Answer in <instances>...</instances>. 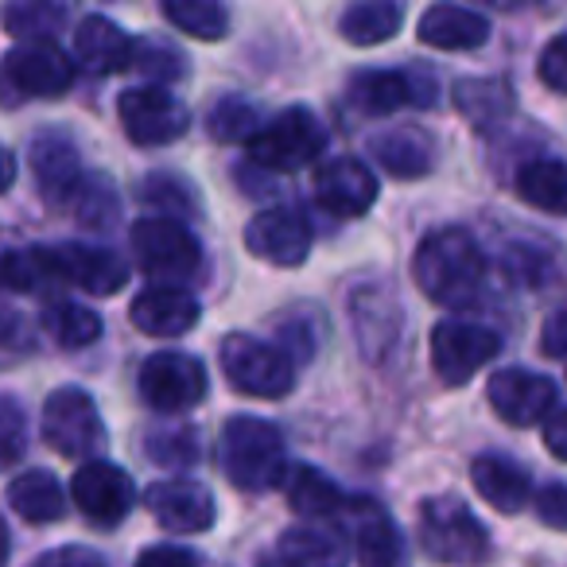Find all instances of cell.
Returning a JSON list of instances; mask_svg holds the SVG:
<instances>
[{
  "label": "cell",
  "mask_w": 567,
  "mask_h": 567,
  "mask_svg": "<svg viewBox=\"0 0 567 567\" xmlns=\"http://www.w3.org/2000/svg\"><path fill=\"white\" fill-rule=\"evenodd\" d=\"M540 347L548 358H567V308H559L556 316L544 323Z\"/></svg>",
  "instance_id": "c3c4849f"
},
{
  "label": "cell",
  "mask_w": 567,
  "mask_h": 567,
  "mask_svg": "<svg viewBox=\"0 0 567 567\" xmlns=\"http://www.w3.org/2000/svg\"><path fill=\"white\" fill-rule=\"evenodd\" d=\"M198 316H203L198 300L190 292H183V288L156 284V288H148V292H141L133 300V327L152 334V339H179L198 323Z\"/></svg>",
  "instance_id": "d6986e66"
},
{
  "label": "cell",
  "mask_w": 567,
  "mask_h": 567,
  "mask_svg": "<svg viewBox=\"0 0 567 567\" xmlns=\"http://www.w3.org/2000/svg\"><path fill=\"white\" fill-rule=\"evenodd\" d=\"M416 284L443 308H471L486 288V257L466 229H435L420 241L412 260Z\"/></svg>",
  "instance_id": "6da1fadb"
},
{
  "label": "cell",
  "mask_w": 567,
  "mask_h": 567,
  "mask_svg": "<svg viewBox=\"0 0 567 567\" xmlns=\"http://www.w3.org/2000/svg\"><path fill=\"white\" fill-rule=\"evenodd\" d=\"M221 474L245 494H265L276 489L288 474V451H284L280 427L257 416H234L221 427L218 443Z\"/></svg>",
  "instance_id": "7a4b0ae2"
},
{
  "label": "cell",
  "mask_w": 567,
  "mask_h": 567,
  "mask_svg": "<svg viewBox=\"0 0 567 567\" xmlns=\"http://www.w3.org/2000/svg\"><path fill=\"white\" fill-rule=\"evenodd\" d=\"M144 203L167 210V214H159V218H172V221L179 218L183 210H190L187 187H183L179 179H172V175H152V179L144 183Z\"/></svg>",
  "instance_id": "b9f144b4"
},
{
  "label": "cell",
  "mask_w": 567,
  "mask_h": 567,
  "mask_svg": "<svg viewBox=\"0 0 567 567\" xmlns=\"http://www.w3.org/2000/svg\"><path fill=\"white\" fill-rule=\"evenodd\" d=\"M350 327H354L365 358L378 362L401 334V303L381 288H358L350 296Z\"/></svg>",
  "instance_id": "ffe728a7"
},
{
  "label": "cell",
  "mask_w": 567,
  "mask_h": 567,
  "mask_svg": "<svg viewBox=\"0 0 567 567\" xmlns=\"http://www.w3.org/2000/svg\"><path fill=\"white\" fill-rule=\"evenodd\" d=\"M17 183V159H12L9 148H0V195Z\"/></svg>",
  "instance_id": "f907efd6"
},
{
  "label": "cell",
  "mask_w": 567,
  "mask_h": 567,
  "mask_svg": "<svg viewBox=\"0 0 567 567\" xmlns=\"http://www.w3.org/2000/svg\"><path fill=\"white\" fill-rule=\"evenodd\" d=\"M136 567H198V556L187 548H175V544H156V548L141 551Z\"/></svg>",
  "instance_id": "7dc6e473"
},
{
  "label": "cell",
  "mask_w": 567,
  "mask_h": 567,
  "mask_svg": "<svg viewBox=\"0 0 567 567\" xmlns=\"http://www.w3.org/2000/svg\"><path fill=\"white\" fill-rule=\"evenodd\" d=\"M206 128H210L214 141L221 144H241V141H252V136L260 133V113L252 110L245 97H221L218 105L210 110V117H206Z\"/></svg>",
  "instance_id": "8d00e7d4"
},
{
  "label": "cell",
  "mask_w": 567,
  "mask_h": 567,
  "mask_svg": "<svg viewBox=\"0 0 567 567\" xmlns=\"http://www.w3.org/2000/svg\"><path fill=\"white\" fill-rule=\"evenodd\" d=\"M284 494H288V505H292L300 517L308 520H319V517H334V513H342V505H347V497H342V489L334 486L327 474H319L316 466H303V463H292L288 466V474H284Z\"/></svg>",
  "instance_id": "4316f807"
},
{
  "label": "cell",
  "mask_w": 567,
  "mask_h": 567,
  "mask_svg": "<svg viewBox=\"0 0 567 567\" xmlns=\"http://www.w3.org/2000/svg\"><path fill=\"white\" fill-rule=\"evenodd\" d=\"M544 447L567 463V409L551 412V416L544 420Z\"/></svg>",
  "instance_id": "681fc988"
},
{
  "label": "cell",
  "mask_w": 567,
  "mask_h": 567,
  "mask_svg": "<svg viewBox=\"0 0 567 567\" xmlns=\"http://www.w3.org/2000/svg\"><path fill=\"white\" fill-rule=\"evenodd\" d=\"M412 102V82L396 71H362L350 79V105L365 117H385Z\"/></svg>",
  "instance_id": "4dcf8cb0"
},
{
  "label": "cell",
  "mask_w": 567,
  "mask_h": 567,
  "mask_svg": "<svg viewBox=\"0 0 567 567\" xmlns=\"http://www.w3.org/2000/svg\"><path fill=\"white\" fill-rule=\"evenodd\" d=\"M350 520V536H354V556L362 567H401L404 540L396 533L393 517L381 509L373 497H354L342 505Z\"/></svg>",
  "instance_id": "e0dca14e"
},
{
  "label": "cell",
  "mask_w": 567,
  "mask_h": 567,
  "mask_svg": "<svg viewBox=\"0 0 567 567\" xmlns=\"http://www.w3.org/2000/svg\"><path fill=\"white\" fill-rule=\"evenodd\" d=\"M24 451V412L12 396H0V458L12 463Z\"/></svg>",
  "instance_id": "7bdbcfd3"
},
{
  "label": "cell",
  "mask_w": 567,
  "mask_h": 567,
  "mask_svg": "<svg viewBox=\"0 0 567 567\" xmlns=\"http://www.w3.org/2000/svg\"><path fill=\"white\" fill-rule=\"evenodd\" d=\"M260 567H280V564H276V559L268 556V559H260Z\"/></svg>",
  "instance_id": "f5cc1de1"
},
{
  "label": "cell",
  "mask_w": 567,
  "mask_h": 567,
  "mask_svg": "<svg viewBox=\"0 0 567 567\" xmlns=\"http://www.w3.org/2000/svg\"><path fill=\"white\" fill-rule=\"evenodd\" d=\"M536 517L556 533H567V486H559V482L544 486L540 497H536Z\"/></svg>",
  "instance_id": "f6af8a7d"
},
{
  "label": "cell",
  "mask_w": 567,
  "mask_h": 567,
  "mask_svg": "<svg viewBox=\"0 0 567 567\" xmlns=\"http://www.w3.org/2000/svg\"><path fill=\"white\" fill-rule=\"evenodd\" d=\"M28 159H32V172L40 179L43 195L51 203H66L71 190L82 179V164H79V148H74L71 136L63 133H40L28 144Z\"/></svg>",
  "instance_id": "44dd1931"
},
{
  "label": "cell",
  "mask_w": 567,
  "mask_h": 567,
  "mask_svg": "<svg viewBox=\"0 0 567 567\" xmlns=\"http://www.w3.org/2000/svg\"><path fill=\"white\" fill-rule=\"evenodd\" d=\"M455 105L463 110V117H471L474 125H494L502 113H509L513 97H509V86L502 79H466L455 86Z\"/></svg>",
  "instance_id": "836d02e7"
},
{
  "label": "cell",
  "mask_w": 567,
  "mask_h": 567,
  "mask_svg": "<svg viewBox=\"0 0 567 567\" xmlns=\"http://www.w3.org/2000/svg\"><path fill=\"white\" fill-rule=\"evenodd\" d=\"M420 548L440 564H474L489 551V533L463 497H427L420 505Z\"/></svg>",
  "instance_id": "3957f363"
},
{
  "label": "cell",
  "mask_w": 567,
  "mask_h": 567,
  "mask_svg": "<svg viewBox=\"0 0 567 567\" xmlns=\"http://www.w3.org/2000/svg\"><path fill=\"white\" fill-rule=\"evenodd\" d=\"M370 156L396 179H420L435 164L432 141L424 133H416V128H385V133H378L370 141Z\"/></svg>",
  "instance_id": "d4e9b609"
},
{
  "label": "cell",
  "mask_w": 567,
  "mask_h": 567,
  "mask_svg": "<svg viewBox=\"0 0 567 567\" xmlns=\"http://www.w3.org/2000/svg\"><path fill=\"white\" fill-rule=\"evenodd\" d=\"M51 276L43 265V245L40 249H9L0 252V288L9 292H35Z\"/></svg>",
  "instance_id": "74e56055"
},
{
  "label": "cell",
  "mask_w": 567,
  "mask_h": 567,
  "mask_svg": "<svg viewBox=\"0 0 567 567\" xmlns=\"http://www.w3.org/2000/svg\"><path fill=\"white\" fill-rule=\"evenodd\" d=\"M141 389L144 404L156 412H187L206 396V370L198 358L179 354V350H159L141 365Z\"/></svg>",
  "instance_id": "9c48e42d"
},
{
  "label": "cell",
  "mask_w": 567,
  "mask_h": 567,
  "mask_svg": "<svg viewBox=\"0 0 567 567\" xmlns=\"http://www.w3.org/2000/svg\"><path fill=\"white\" fill-rule=\"evenodd\" d=\"M327 133L319 125V117L303 105L284 110L280 117H272L268 125H260V133L249 141V156L265 172H300L316 156H323Z\"/></svg>",
  "instance_id": "5b68a950"
},
{
  "label": "cell",
  "mask_w": 567,
  "mask_h": 567,
  "mask_svg": "<svg viewBox=\"0 0 567 567\" xmlns=\"http://www.w3.org/2000/svg\"><path fill=\"white\" fill-rule=\"evenodd\" d=\"M43 440L66 458H90L105 447V424L97 404L82 389H59L43 404Z\"/></svg>",
  "instance_id": "52a82bcc"
},
{
  "label": "cell",
  "mask_w": 567,
  "mask_h": 567,
  "mask_svg": "<svg viewBox=\"0 0 567 567\" xmlns=\"http://www.w3.org/2000/svg\"><path fill=\"white\" fill-rule=\"evenodd\" d=\"M148 513L167 528V533H206L218 517V505L195 482H156V486L144 494Z\"/></svg>",
  "instance_id": "ac0fdd59"
},
{
  "label": "cell",
  "mask_w": 567,
  "mask_h": 567,
  "mask_svg": "<svg viewBox=\"0 0 567 567\" xmlns=\"http://www.w3.org/2000/svg\"><path fill=\"white\" fill-rule=\"evenodd\" d=\"M133 249L136 265L152 276V280H164V288H179L183 280L198 272L203 265V249H198L195 234H190L183 221L172 218H141L133 226Z\"/></svg>",
  "instance_id": "8992f818"
},
{
  "label": "cell",
  "mask_w": 567,
  "mask_h": 567,
  "mask_svg": "<svg viewBox=\"0 0 567 567\" xmlns=\"http://www.w3.org/2000/svg\"><path fill=\"white\" fill-rule=\"evenodd\" d=\"M221 370L226 381L245 396H260V401H280L292 393L296 385V365L284 350L257 342L249 334H229L221 339Z\"/></svg>",
  "instance_id": "277c9868"
},
{
  "label": "cell",
  "mask_w": 567,
  "mask_h": 567,
  "mask_svg": "<svg viewBox=\"0 0 567 567\" xmlns=\"http://www.w3.org/2000/svg\"><path fill=\"white\" fill-rule=\"evenodd\" d=\"M32 567H105L102 556L90 548H79V544H71V548H55V551H43L40 559H35Z\"/></svg>",
  "instance_id": "bcb514c9"
},
{
  "label": "cell",
  "mask_w": 567,
  "mask_h": 567,
  "mask_svg": "<svg viewBox=\"0 0 567 567\" xmlns=\"http://www.w3.org/2000/svg\"><path fill=\"white\" fill-rule=\"evenodd\" d=\"M486 396L494 412L513 427H533L551 416L556 404V385L533 370H502L489 378Z\"/></svg>",
  "instance_id": "5bb4252c"
},
{
  "label": "cell",
  "mask_w": 567,
  "mask_h": 567,
  "mask_svg": "<svg viewBox=\"0 0 567 567\" xmlns=\"http://www.w3.org/2000/svg\"><path fill=\"white\" fill-rule=\"evenodd\" d=\"M245 249L257 260H265V265L296 268L311 252V226L292 206H272V210H260L245 226Z\"/></svg>",
  "instance_id": "7c38bea8"
},
{
  "label": "cell",
  "mask_w": 567,
  "mask_h": 567,
  "mask_svg": "<svg viewBox=\"0 0 567 567\" xmlns=\"http://www.w3.org/2000/svg\"><path fill=\"white\" fill-rule=\"evenodd\" d=\"M66 206L79 214L82 226L94 229L113 226V218H117V195H113V183L102 179V175H82L79 187L66 198Z\"/></svg>",
  "instance_id": "d590c367"
},
{
  "label": "cell",
  "mask_w": 567,
  "mask_h": 567,
  "mask_svg": "<svg viewBox=\"0 0 567 567\" xmlns=\"http://www.w3.org/2000/svg\"><path fill=\"white\" fill-rule=\"evenodd\" d=\"M316 198L334 218H362L378 203V179L354 156H334L319 164L316 172Z\"/></svg>",
  "instance_id": "9a60e30c"
},
{
  "label": "cell",
  "mask_w": 567,
  "mask_h": 567,
  "mask_svg": "<svg viewBox=\"0 0 567 567\" xmlns=\"http://www.w3.org/2000/svg\"><path fill=\"white\" fill-rule=\"evenodd\" d=\"M404 24V9L393 0H362L354 9L342 12L339 32L354 48H378V43L393 40Z\"/></svg>",
  "instance_id": "f1b7e54d"
},
{
  "label": "cell",
  "mask_w": 567,
  "mask_h": 567,
  "mask_svg": "<svg viewBox=\"0 0 567 567\" xmlns=\"http://www.w3.org/2000/svg\"><path fill=\"white\" fill-rule=\"evenodd\" d=\"M74 55L90 74H117L133 66V40L110 17H86L74 32Z\"/></svg>",
  "instance_id": "7402d4cb"
},
{
  "label": "cell",
  "mask_w": 567,
  "mask_h": 567,
  "mask_svg": "<svg viewBox=\"0 0 567 567\" xmlns=\"http://www.w3.org/2000/svg\"><path fill=\"white\" fill-rule=\"evenodd\" d=\"M4 74L20 94L32 97H59L71 90L74 63L55 48V43H20L4 59Z\"/></svg>",
  "instance_id": "2e32d148"
},
{
  "label": "cell",
  "mask_w": 567,
  "mask_h": 567,
  "mask_svg": "<svg viewBox=\"0 0 567 567\" xmlns=\"http://www.w3.org/2000/svg\"><path fill=\"white\" fill-rule=\"evenodd\" d=\"M43 331L66 350H82L90 342H97L102 334V319L97 311L82 308V303H71V300H59V303H48L43 311Z\"/></svg>",
  "instance_id": "1f68e13d"
},
{
  "label": "cell",
  "mask_w": 567,
  "mask_h": 567,
  "mask_svg": "<svg viewBox=\"0 0 567 567\" xmlns=\"http://www.w3.org/2000/svg\"><path fill=\"white\" fill-rule=\"evenodd\" d=\"M9 559V528H4V517H0V567Z\"/></svg>",
  "instance_id": "816d5d0a"
},
{
  "label": "cell",
  "mask_w": 567,
  "mask_h": 567,
  "mask_svg": "<svg viewBox=\"0 0 567 567\" xmlns=\"http://www.w3.org/2000/svg\"><path fill=\"white\" fill-rule=\"evenodd\" d=\"M272 559L280 567H347V544L331 528L300 525L276 540Z\"/></svg>",
  "instance_id": "484cf974"
},
{
  "label": "cell",
  "mask_w": 567,
  "mask_h": 567,
  "mask_svg": "<svg viewBox=\"0 0 567 567\" xmlns=\"http://www.w3.org/2000/svg\"><path fill=\"white\" fill-rule=\"evenodd\" d=\"M71 494H74V505H79L90 520H97V525H117L136 505L133 478H128L121 466L102 463V458H94V463L74 471Z\"/></svg>",
  "instance_id": "4fadbf2b"
},
{
  "label": "cell",
  "mask_w": 567,
  "mask_h": 567,
  "mask_svg": "<svg viewBox=\"0 0 567 567\" xmlns=\"http://www.w3.org/2000/svg\"><path fill=\"white\" fill-rule=\"evenodd\" d=\"M156 466H190L198 458V432L195 427H172V432H152L144 443Z\"/></svg>",
  "instance_id": "ab89813d"
},
{
  "label": "cell",
  "mask_w": 567,
  "mask_h": 567,
  "mask_svg": "<svg viewBox=\"0 0 567 567\" xmlns=\"http://www.w3.org/2000/svg\"><path fill=\"white\" fill-rule=\"evenodd\" d=\"M420 40L440 51H474L489 40V20L458 4H432L420 17Z\"/></svg>",
  "instance_id": "603a6c76"
},
{
  "label": "cell",
  "mask_w": 567,
  "mask_h": 567,
  "mask_svg": "<svg viewBox=\"0 0 567 567\" xmlns=\"http://www.w3.org/2000/svg\"><path fill=\"white\" fill-rule=\"evenodd\" d=\"M502 339L478 323L447 319L432 331V365L447 385H466L486 362H494Z\"/></svg>",
  "instance_id": "8fae6325"
},
{
  "label": "cell",
  "mask_w": 567,
  "mask_h": 567,
  "mask_svg": "<svg viewBox=\"0 0 567 567\" xmlns=\"http://www.w3.org/2000/svg\"><path fill=\"white\" fill-rule=\"evenodd\" d=\"M9 505L32 525H51L66 513V494L59 486L55 474L48 471H24L20 478H12L9 486Z\"/></svg>",
  "instance_id": "83f0119b"
},
{
  "label": "cell",
  "mask_w": 567,
  "mask_h": 567,
  "mask_svg": "<svg viewBox=\"0 0 567 567\" xmlns=\"http://www.w3.org/2000/svg\"><path fill=\"white\" fill-rule=\"evenodd\" d=\"M471 482L497 513H520L528 505V497H533V482H528V474L520 471L513 458H502V455L474 458Z\"/></svg>",
  "instance_id": "cb8c5ba5"
},
{
  "label": "cell",
  "mask_w": 567,
  "mask_h": 567,
  "mask_svg": "<svg viewBox=\"0 0 567 567\" xmlns=\"http://www.w3.org/2000/svg\"><path fill=\"white\" fill-rule=\"evenodd\" d=\"M517 195L536 210L567 218V159H528L517 172Z\"/></svg>",
  "instance_id": "f546056e"
},
{
  "label": "cell",
  "mask_w": 567,
  "mask_h": 567,
  "mask_svg": "<svg viewBox=\"0 0 567 567\" xmlns=\"http://www.w3.org/2000/svg\"><path fill=\"white\" fill-rule=\"evenodd\" d=\"M540 82L548 90H556V94H567V35H556V40L544 48Z\"/></svg>",
  "instance_id": "ee69618b"
},
{
  "label": "cell",
  "mask_w": 567,
  "mask_h": 567,
  "mask_svg": "<svg viewBox=\"0 0 567 567\" xmlns=\"http://www.w3.org/2000/svg\"><path fill=\"white\" fill-rule=\"evenodd\" d=\"M167 24H175L179 32L195 35V40H221L229 32V12L214 0H164Z\"/></svg>",
  "instance_id": "d6a6232c"
},
{
  "label": "cell",
  "mask_w": 567,
  "mask_h": 567,
  "mask_svg": "<svg viewBox=\"0 0 567 567\" xmlns=\"http://www.w3.org/2000/svg\"><path fill=\"white\" fill-rule=\"evenodd\" d=\"M133 66L141 74H148L152 82H179L187 74L183 51H175L172 43H159V40L133 43Z\"/></svg>",
  "instance_id": "f35d334b"
},
{
  "label": "cell",
  "mask_w": 567,
  "mask_h": 567,
  "mask_svg": "<svg viewBox=\"0 0 567 567\" xmlns=\"http://www.w3.org/2000/svg\"><path fill=\"white\" fill-rule=\"evenodd\" d=\"M117 117L125 125V136L141 148H159V144L179 141L190 128L187 105L164 86H133L117 97Z\"/></svg>",
  "instance_id": "ba28073f"
},
{
  "label": "cell",
  "mask_w": 567,
  "mask_h": 567,
  "mask_svg": "<svg viewBox=\"0 0 567 567\" xmlns=\"http://www.w3.org/2000/svg\"><path fill=\"white\" fill-rule=\"evenodd\" d=\"M43 265L51 280L74 284L90 296H113L128 280V265L102 245H43Z\"/></svg>",
  "instance_id": "30bf717a"
},
{
  "label": "cell",
  "mask_w": 567,
  "mask_h": 567,
  "mask_svg": "<svg viewBox=\"0 0 567 567\" xmlns=\"http://www.w3.org/2000/svg\"><path fill=\"white\" fill-rule=\"evenodd\" d=\"M63 24H66L63 4H43V0L12 4V9L4 12V28H9L17 40H28V43H51Z\"/></svg>",
  "instance_id": "e575fe53"
},
{
  "label": "cell",
  "mask_w": 567,
  "mask_h": 567,
  "mask_svg": "<svg viewBox=\"0 0 567 567\" xmlns=\"http://www.w3.org/2000/svg\"><path fill=\"white\" fill-rule=\"evenodd\" d=\"M35 350V334L17 311L0 308V370L24 362L28 354Z\"/></svg>",
  "instance_id": "60d3db41"
}]
</instances>
